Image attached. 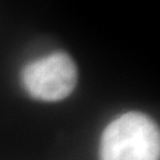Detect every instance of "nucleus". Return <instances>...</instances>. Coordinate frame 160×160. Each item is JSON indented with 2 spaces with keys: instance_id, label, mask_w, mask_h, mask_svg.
Listing matches in <instances>:
<instances>
[{
  "instance_id": "f03ea898",
  "label": "nucleus",
  "mask_w": 160,
  "mask_h": 160,
  "mask_svg": "<svg viewBox=\"0 0 160 160\" xmlns=\"http://www.w3.org/2000/svg\"><path fill=\"white\" fill-rule=\"evenodd\" d=\"M22 80L32 98L43 102H59L69 96L76 87L78 68L66 52H53L27 64Z\"/></svg>"
},
{
  "instance_id": "f257e3e1",
  "label": "nucleus",
  "mask_w": 160,
  "mask_h": 160,
  "mask_svg": "<svg viewBox=\"0 0 160 160\" xmlns=\"http://www.w3.org/2000/svg\"><path fill=\"white\" fill-rule=\"evenodd\" d=\"M160 133L142 112H127L112 120L100 140V160H159Z\"/></svg>"
}]
</instances>
